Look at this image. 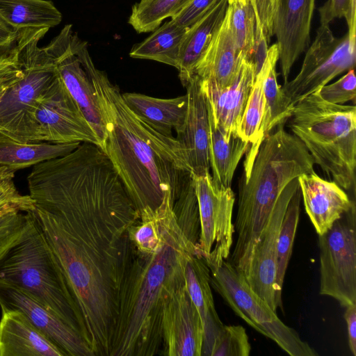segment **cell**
Here are the masks:
<instances>
[{
  "label": "cell",
  "instance_id": "4316f807",
  "mask_svg": "<svg viewBox=\"0 0 356 356\" xmlns=\"http://www.w3.org/2000/svg\"><path fill=\"white\" fill-rule=\"evenodd\" d=\"M81 143H22L0 134V167L15 172L74 151Z\"/></svg>",
  "mask_w": 356,
  "mask_h": 356
},
{
  "label": "cell",
  "instance_id": "1f68e13d",
  "mask_svg": "<svg viewBox=\"0 0 356 356\" xmlns=\"http://www.w3.org/2000/svg\"><path fill=\"white\" fill-rule=\"evenodd\" d=\"M301 191L300 186L291 197L282 219L277 243L276 304L282 309V291L300 218Z\"/></svg>",
  "mask_w": 356,
  "mask_h": 356
},
{
  "label": "cell",
  "instance_id": "7bdbcfd3",
  "mask_svg": "<svg viewBox=\"0 0 356 356\" xmlns=\"http://www.w3.org/2000/svg\"><path fill=\"white\" fill-rule=\"evenodd\" d=\"M350 3V0H327L318 8L321 24L329 25L334 19L346 17Z\"/></svg>",
  "mask_w": 356,
  "mask_h": 356
},
{
  "label": "cell",
  "instance_id": "7c38bea8",
  "mask_svg": "<svg viewBox=\"0 0 356 356\" xmlns=\"http://www.w3.org/2000/svg\"><path fill=\"white\" fill-rule=\"evenodd\" d=\"M197 200L200 234L199 253L204 257L227 259L233 243L232 222L235 195L231 188L213 184L211 175H193Z\"/></svg>",
  "mask_w": 356,
  "mask_h": 356
},
{
  "label": "cell",
  "instance_id": "8fae6325",
  "mask_svg": "<svg viewBox=\"0 0 356 356\" xmlns=\"http://www.w3.org/2000/svg\"><path fill=\"white\" fill-rule=\"evenodd\" d=\"M35 118L40 142L90 143L100 146L96 134L58 73L38 98Z\"/></svg>",
  "mask_w": 356,
  "mask_h": 356
},
{
  "label": "cell",
  "instance_id": "74e56055",
  "mask_svg": "<svg viewBox=\"0 0 356 356\" xmlns=\"http://www.w3.org/2000/svg\"><path fill=\"white\" fill-rule=\"evenodd\" d=\"M29 220L28 212L13 211L0 216V261L22 239Z\"/></svg>",
  "mask_w": 356,
  "mask_h": 356
},
{
  "label": "cell",
  "instance_id": "f1b7e54d",
  "mask_svg": "<svg viewBox=\"0 0 356 356\" xmlns=\"http://www.w3.org/2000/svg\"><path fill=\"white\" fill-rule=\"evenodd\" d=\"M0 15L17 31L49 30L62 20L61 13L49 0H0Z\"/></svg>",
  "mask_w": 356,
  "mask_h": 356
},
{
  "label": "cell",
  "instance_id": "6da1fadb",
  "mask_svg": "<svg viewBox=\"0 0 356 356\" xmlns=\"http://www.w3.org/2000/svg\"><path fill=\"white\" fill-rule=\"evenodd\" d=\"M32 211L63 270L95 356H109L120 287L133 254L130 227L139 220L102 149L81 143L33 166Z\"/></svg>",
  "mask_w": 356,
  "mask_h": 356
},
{
  "label": "cell",
  "instance_id": "30bf717a",
  "mask_svg": "<svg viewBox=\"0 0 356 356\" xmlns=\"http://www.w3.org/2000/svg\"><path fill=\"white\" fill-rule=\"evenodd\" d=\"M320 294L346 307L356 305L355 206L318 235Z\"/></svg>",
  "mask_w": 356,
  "mask_h": 356
},
{
  "label": "cell",
  "instance_id": "5b68a950",
  "mask_svg": "<svg viewBox=\"0 0 356 356\" xmlns=\"http://www.w3.org/2000/svg\"><path fill=\"white\" fill-rule=\"evenodd\" d=\"M290 128L315 163L343 188L355 189L356 107L324 101L314 92L293 106Z\"/></svg>",
  "mask_w": 356,
  "mask_h": 356
},
{
  "label": "cell",
  "instance_id": "8d00e7d4",
  "mask_svg": "<svg viewBox=\"0 0 356 356\" xmlns=\"http://www.w3.org/2000/svg\"><path fill=\"white\" fill-rule=\"evenodd\" d=\"M251 345L245 328L225 325L216 337L210 356H248Z\"/></svg>",
  "mask_w": 356,
  "mask_h": 356
},
{
  "label": "cell",
  "instance_id": "4dcf8cb0",
  "mask_svg": "<svg viewBox=\"0 0 356 356\" xmlns=\"http://www.w3.org/2000/svg\"><path fill=\"white\" fill-rule=\"evenodd\" d=\"M279 60V48L277 43L268 47L263 65L257 73L241 121L238 135L245 141L255 145L258 139L264 108V81L272 65Z\"/></svg>",
  "mask_w": 356,
  "mask_h": 356
},
{
  "label": "cell",
  "instance_id": "f6af8a7d",
  "mask_svg": "<svg viewBox=\"0 0 356 356\" xmlns=\"http://www.w3.org/2000/svg\"><path fill=\"white\" fill-rule=\"evenodd\" d=\"M18 31L0 15V49L13 45L17 38Z\"/></svg>",
  "mask_w": 356,
  "mask_h": 356
},
{
  "label": "cell",
  "instance_id": "9a60e30c",
  "mask_svg": "<svg viewBox=\"0 0 356 356\" xmlns=\"http://www.w3.org/2000/svg\"><path fill=\"white\" fill-rule=\"evenodd\" d=\"M0 307L22 312L66 356H95L79 332L23 288L0 280Z\"/></svg>",
  "mask_w": 356,
  "mask_h": 356
},
{
  "label": "cell",
  "instance_id": "d6986e66",
  "mask_svg": "<svg viewBox=\"0 0 356 356\" xmlns=\"http://www.w3.org/2000/svg\"><path fill=\"white\" fill-rule=\"evenodd\" d=\"M256 74L254 63L243 58L236 76L226 87L220 88L199 77L213 119L225 131L238 134Z\"/></svg>",
  "mask_w": 356,
  "mask_h": 356
},
{
  "label": "cell",
  "instance_id": "4fadbf2b",
  "mask_svg": "<svg viewBox=\"0 0 356 356\" xmlns=\"http://www.w3.org/2000/svg\"><path fill=\"white\" fill-rule=\"evenodd\" d=\"M71 24L65 25L46 49L54 56L58 73L82 114L93 129L102 147L106 124L93 83L76 55Z\"/></svg>",
  "mask_w": 356,
  "mask_h": 356
},
{
  "label": "cell",
  "instance_id": "d6a6232c",
  "mask_svg": "<svg viewBox=\"0 0 356 356\" xmlns=\"http://www.w3.org/2000/svg\"><path fill=\"white\" fill-rule=\"evenodd\" d=\"M189 0H140L135 3L129 24L138 33L151 32L168 17L175 15Z\"/></svg>",
  "mask_w": 356,
  "mask_h": 356
},
{
  "label": "cell",
  "instance_id": "7402d4cb",
  "mask_svg": "<svg viewBox=\"0 0 356 356\" xmlns=\"http://www.w3.org/2000/svg\"><path fill=\"white\" fill-rule=\"evenodd\" d=\"M185 286L200 316L204 330L201 356H210L215 340L224 324L215 308L210 270L198 252L191 254L185 266Z\"/></svg>",
  "mask_w": 356,
  "mask_h": 356
},
{
  "label": "cell",
  "instance_id": "3957f363",
  "mask_svg": "<svg viewBox=\"0 0 356 356\" xmlns=\"http://www.w3.org/2000/svg\"><path fill=\"white\" fill-rule=\"evenodd\" d=\"M196 252L197 246L181 232L172 208L161 245L151 252L134 247L120 287L109 356H152L162 351L163 308L185 285L186 260Z\"/></svg>",
  "mask_w": 356,
  "mask_h": 356
},
{
  "label": "cell",
  "instance_id": "b9f144b4",
  "mask_svg": "<svg viewBox=\"0 0 356 356\" xmlns=\"http://www.w3.org/2000/svg\"><path fill=\"white\" fill-rule=\"evenodd\" d=\"M217 0H189L171 19L177 24L188 28L196 22Z\"/></svg>",
  "mask_w": 356,
  "mask_h": 356
},
{
  "label": "cell",
  "instance_id": "52a82bcc",
  "mask_svg": "<svg viewBox=\"0 0 356 356\" xmlns=\"http://www.w3.org/2000/svg\"><path fill=\"white\" fill-rule=\"evenodd\" d=\"M47 31V29L18 31L15 43L23 75L0 102V134L22 143L40 142L35 118L36 102L58 74L54 56L46 47L38 46Z\"/></svg>",
  "mask_w": 356,
  "mask_h": 356
},
{
  "label": "cell",
  "instance_id": "603a6c76",
  "mask_svg": "<svg viewBox=\"0 0 356 356\" xmlns=\"http://www.w3.org/2000/svg\"><path fill=\"white\" fill-rule=\"evenodd\" d=\"M242 60L235 47L228 4L225 17L197 65L195 74L202 80L224 88L236 76Z\"/></svg>",
  "mask_w": 356,
  "mask_h": 356
},
{
  "label": "cell",
  "instance_id": "484cf974",
  "mask_svg": "<svg viewBox=\"0 0 356 356\" xmlns=\"http://www.w3.org/2000/svg\"><path fill=\"white\" fill-rule=\"evenodd\" d=\"M208 110L210 125L209 156L212 181L218 187L231 188L236 168L250 144L238 134L225 131L216 123L209 104Z\"/></svg>",
  "mask_w": 356,
  "mask_h": 356
},
{
  "label": "cell",
  "instance_id": "83f0119b",
  "mask_svg": "<svg viewBox=\"0 0 356 356\" xmlns=\"http://www.w3.org/2000/svg\"><path fill=\"white\" fill-rule=\"evenodd\" d=\"M276 65H272L264 81V115L257 141L245 153L243 172L245 175L250 171L263 140L274 129L282 126L292 115L293 109L287 106L281 86L277 81Z\"/></svg>",
  "mask_w": 356,
  "mask_h": 356
},
{
  "label": "cell",
  "instance_id": "277c9868",
  "mask_svg": "<svg viewBox=\"0 0 356 356\" xmlns=\"http://www.w3.org/2000/svg\"><path fill=\"white\" fill-rule=\"evenodd\" d=\"M314 160L302 142L282 126L261 142L252 165L238 184L231 263L245 275L252 252L278 197L291 181L314 172Z\"/></svg>",
  "mask_w": 356,
  "mask_h": 356
},
{
  "label": "cell",
  "instance_id": "ee69618b",
  "mask_svg": "<svg viewBox=\"0 0 356 356\" xmlns=\"http://www.w3.org/2000/svg\"><path fill=\"white\" fill-rule=\"evenodd\" d=\"M344 318L348 327L349 348L352 355L356 356V305L346 307Z\"/></svg>",
  "mask_w": 356,
  "mask_h": 356
},
{
  "label": "cell",
  "instance_id": "2e32d148",
  "mask_svg": "<svg viewBox=\"0 0 356 356\" xmlns=\"http://www.w3.org/2000/svg\"><path fill=\"white\" fill-rule=\"evenodd\" d=\"M161 329L162 355L201 356L203 325L185 285L176 291L166 302Z\"/></svg>",
  "mask_w": 356,
  "mask_h": 356
},
{
  "label": "cell",
  "instance_id": "f35d334b",
  "mask_svg": "<svg viewBox=\"0 0 356 356\" xmlns=\"http://www.w3.org/2000/svg\"><path fill=\"white\" fill-rule=\"evenodd\" d=\"M237 1L243 5L250 3L255 16L256 39L265 38L268 43L274 35V25L279 0H227Z\"/></svg>",
  "mask_w": 356,
  "mask_h": 356
},
{
  "label": "cell",
  "instance_id": "ffe728a7",
  "mask_svg": "<svg viewBox=\"0 0 356 356\" xmlns=\"http://www.w3.org/2000/svg\"><path fill=\"white\" fill-rule=\"evenodd\" d=\"M305 211L318 235L326 232L343 214L355 206L347 193L334 181L315 173L298 177Z\"/></svg>",
  "mask_w": 356,
  "mask_h": 356
},
{
  "label": "cell",
  "instance_id": "e0dca14e",
  "mask_svg": "<svg viewBox=\"0 0 356 356\" xmlns=\"http://www.w3.org/2000/svg\"><path fill=\"white\" fill-rule=\"evenodd\" d=\"M315 0H279L274 35L284 83L291 68L310 42V29Z\"/></svg>",
  "mask_w": 356,
  "mask_h": 356
},
{
  "label": "cell",
  "instance_id": "60d3db41",
  "mask_svg": "<svg viewBox=\"0 0 356 356\" xmlns=\"http://www.w3.org/2000/svg\"><path fill=\"white\" fill-rule=\"evenodd\" d=\"M319 96L325 102L334 104H343L354 101L356 96V78L354 69L337 81L325 85L318 90Z\"/></svg>",
  "mask_w": 356,
  "mask_h": 356
},
{
  "label": "cell",
  "instance_id": "cb8c5ba5",
  "mask_svg": "<svg viewBox=\"0 0 356 356\" xmlns=\"http://www.w3.org/2000/svg\"><path fill=\"white\" fill-rule=\"evenodd\" d=\"M122 98L129 109L157 132L172 137V131H182L188 111V96L170 99L153 97L140 93L125 92Z\"/></svg>",
  "mask_w": 356,
  "mask_h": 356
},
{
  "label": "cell",
  "instance_id": "836d02e7",
  "mask_svg": "<svg viewBox=\"0 0 356 356\" xmlns=\"http://www.w3.org/2000/svg\"><path fill=\"white\" fill-rule=\"evenodd\" d=\"M231 8V24L235 47L241 59L252 58L256 42L255 16L250 3L237 1L228 3Z\"/></svg>",
  "mask_w": 356,
  "mask_h": 356
},
{
  "label": "cell",
  "instance_id": "ab89813d",
  "mask_svg": "<svg viewBox=\"0 0 356 356\" xmlns=\"http://www.w3.org/2000/svg\"><path fill=\"white\" fill-rule=\"evenodd\" d=\"M16 42V41H15ZM23 75L18 49L13 45L0 49V102L8 90Z\"/></svg>",
  "mask_w": 356,
  "mask_h": 356
},
{
  "label": "cell",
  "instance_id": "d590c367",
  "mask_svg": "<svg viewBox=\"0 0 356 356\" xmlns=\"http://www.w3.org/2000/svg\"><path fill=\"white\" fill-rule=\"evenodd\" d=\"M15 172L0 167V216L13 211L29 212L35 209L34 201L29 195H22L15 182Z\"/></svg>",
  "mask_w": 356,
  "mask_h": 356
},
{
  "label": "cell",
  "instance_id": "f546056e",
  "mask_svg": "<svg viewBox=\"0 0 356 356\" xmlns=\"http://www.w3.org/2000/svg\"><path fill=\"white\" fill-rule=\"evenodd\" d=\"M187 29L170 19L154 30L143 42L135 44L129 56L155 60L177 69L180 48Z\"/></svg>",
  "mask_w": 356,
  "mask_h": 356
},
{
  "label": "cell",
  "instance_id": "5bb4252c",
  "mask_svg": "<svg viewBox=\"0 0 356 356\" xmlns=\"http://www.w3.org/2000/svg\"><path fill=\"white\" fill-rule=\"evenodd\" d=\"M300 186L298 177L284 188L269 218L252 248L250 263L244 275L252 289L275 312L276 304V256L278 236L287 205Z\"/></svg>",
  "mask_w": 356,
  "mask_h": 356
},
{
  "label": "cell",
  "instance_id": "8992f818",
  "mask_svg": "<svg viewBox=\"0 0 356 356\" xmlns=\"http://www.w3.org/2000/svg\"><path fill=\"white\" fill-rule=\"evenodd\" d=\"M28 213L23 237L0 261V280L29 292L85 339L82 318L63 270L33 212Z\"/></svg>",
  "mask_w": 356,
  "mask_h": 356
},
{
  "label": "cell",
  "instance_id": "bcb514c9",
  "mask_svg": "<svg viewBox=\"0 0 356 356\" xmlns=\"http://www.w3.org/2000/svg\"><path fill=\"white\" fill-rule=\"evenodd\" d=\"M346 19L350 40L355 41L356 33V0H350L348 13L345 17Z\"/></svg>",
  "mask_w": 356,
  "mask_h": 356
},
{
  "label": "cell",
  "instance_id": "9c48e42d",
  "mask_svg": "<svg viewBox=\"0 0 356 356\" xmlns=\"http://www.w3.org/2000/svg\"><path fill=\"white\" fill-rule=\"evenodd\" d=\"M356 61L355 41L348 33L336 37L329 25H321L312 44L307 49L300 72L281 87L286 103L293 106L340 74L354 69Z\"/></svg>",
  "mask_w": 356,
  "mask_h": 356
},
{
  "label": "cell",
  "instance_id": "d4e9b609",
  "mask_svg": "<svg viewBox=\"0 0 356 356\" xmlns=\"http://www.w3.org/2000/svg\"><path fill=\"white\" fill-rule=\"evenodd\" d=\"M227 6V0H217L188 28L181 45L177 67L179 79L184 87L195 75L196 66L221 24Z\"/></svg>",
  "mask_w": 356,
  "mask_h": 356
},
{
  "label": "cell",
  "instance_id": "ba28073f",
  "mask_svg": "<svg viewBox=\"0 0 356 356\" xmlns=\"http://www.w3.org/2000/svg\"><path fill=\"white\" fill-rule=\"evenodd\" d=\"M210 270L211 286L228 306L249 325L274 341L291 356H316L296 330L286 325L268 303L249 286L245 277L222 258L204 259Z\"/></svg>",
  "mask_w": 356,
  "mask_h": 356
},
{
  "label": "cell",
  "instance_id": "7a4b0ae2",
  "mask_svg": "<svg viewBox=\"0 0 356 356\" xmlns=\"http://www.w3.org/2000/svg\"><path fill=\"white\" fill-rule=\"evenodd\" d=\"M75 54L93 83L105 120L106 134L101 148L138 214L155 211L167 195L174 203L193 176L180 144L129 109L118 88L95 67L86 42L77 44Z\"/></svg>",
  "mask_w": 356,
  "mask_h": 356
},
{
  "label": "cell",
  "instance_id": "44dd1931",
  "mask_svg": "<svg viewBox=\"0 0 356 356\" xmlns=\"http://www.w3.org/2000/svg\"><path fill=\"white\" fill-rule=\"evenodd\" d=\"M1 309L0 356H66L22 312Z\"/></svg>",
  "mask_w": 356,
  "mask_h": 356
},
{
  "label": "cell",
  "instance_id": "ac0fdd59",
  "mask_svg": "<svg viewBox=\"0 0 356 356\" xmlns=\"http://www.w3.org/2000/svg\"><path fill=\"white\" fill-rule=\"evenodd\" d=\"M188 111L181 131L175 138L180 144L193 175L210 173L209 146V116L201 80L194 75L187 86Z\"/></svg>",
  "mask_w": 356,
  "mask_h": 356
},
{
  "label": "cell",
  "instance_id": "e575fe53",
  "mask_svg": "<svg viewBox=\"0 0 356 356\" xmlns=\"http://www.w3.org/2000/svg\"><path fill=\"white\" fill-rule=\"evenodd\" d=\"M172 211L183 234L197 246L200 220L193 176L174 202Z\"/></svg>",
  "mask_w": 356,
  "mask_h": 356
}]
</instances>
